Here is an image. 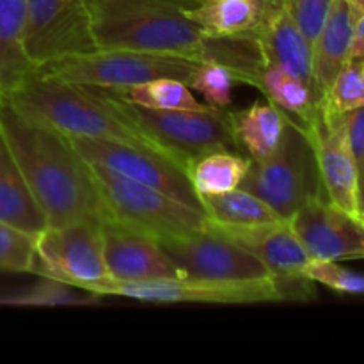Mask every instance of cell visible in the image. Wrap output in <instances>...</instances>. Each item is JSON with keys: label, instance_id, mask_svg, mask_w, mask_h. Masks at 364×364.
<instances>
[{"label": "cell", "instance_id": "obj_1", "mask_svg": "<svg viewBox=\"0 0 364 364\" xmlns=\"http://www.w3.org/2000/svg\"><path fill=\"white\" fill-rule=\"evenodd\" d=\"M199 0H85L96 48L137 50L215 60L237 82L258 87L265 63L255 32L212 36L188 20L185 9Z\"/></svg>", "mask_w": 364, "mask_h": 364}, {"label": "cell", "instance_id": "obj_2", "mask_svg": "<svg viewBox=\"0 0 364 364\" xmlns=\"http://www.w3.org/2000/svg\"><path fill=\"white\" fill-rule=\"evenodd\" d=\"M0 130L48 226L102 223L107 210L87 162L59 132L21 116L4 100Z\"/></svg>", "mask_w": 364, "mask_h": 364}, {"label": "cell", "instance_id": "obj_3", "mask_svg": "<svg viewBox=\"0 0 364 364\" xmlns=\"http://www.w3.org/2000/svg\"><path fill=\"white\" fill-rule=\"evenodd\" d=\"M4 98L21 116L52 128L64 137L124 142L162 153L127 117L121 116L96 87L71 84L32 71L9 89Z\"/></svg>", "mask_w": 364, "mask_h": 364}, {"label": "cell", "instance_id": "obj_4", "mask_svg": "<svg viewBox=\"0 0 364 364\" xmlns=\"http://www.w3.org/2000/svg\"><path fill=\"white\" fill-rule=\"evenodd\" d=\"M98 91L164 155L185 169L192 160L206 153L240 151L228 109L155 110L135 105L110 89Z\"/></svg>", "mask_w": 364, "mask_h": 364}, {"label": "cell", "instance_id": "obj_5", "mask_svg": "<svg viewBox=\"0 0 364 364\" xmlns=\"http://www.w3.org/2000/svg\"><path fill=\"white\" fill-rule=\"evenodd\" d=\"M240 188L258 196L287 220L309 199L326 196L315 148L306 128L288 121L279 148L265 160H251Z\"/></svg>", "mask_w": 364, "mask_h": 364}, {"label": "cell", "instance_id": "obj_6", "mask_svg": "<svg viewBox=\"0 0 364 364\" xmlns=\"http://www.w3.org/2000/svg\"><path fill=\"white\" fill-rule=\"evenodd\" d=\"M107 215L155 240L191 233L208 226L205 210L171 198L156 188L124 178L98 164H87Z\"/></svg>", "mask_w": 364, "mask_h": 364}, {"label": "cell", "instance_id": "obj_7", "mask_svg": "<svg viewBox=\"0 0 364 364\" xmlns=\"http://www.w3.org/2000/svg\"><path fill=\"white\" fill-rule=\"evenodd\" d=\"M199 63L201 60L187 57L137 50L96 48L87 53L53 60L36 68L34 71L71 84L121 91L162 77L178 78L188 84Z\"/></svg>", "mask_w": 364, "mask_h": 364}, {"label": "cell", "instance_id": "obj_8", "mask_svg": "<svg viewBox=\"0 0 364 364\" xmlns=\"http://www.w3.org/2000/svg\"><path fill=\"white\" fill-rule=\"evenodd\" d=\"M34 272L92 291L109 283L103 256L102 223H73L66 226H46L34 237Z\"/></svg>", "mask_w": 364, "mask_h": 364}, {"label": "cell", "instance_id": "obj_9", "mask_svg": "<svg viewBox=\"0 0 364 364\" xmlns=\"http://www.w3.org/2000/svg\"><path fill=\"white\" fill-rule=\"evenodd\" d=\"M160 245L181 276L228 283L274 279L247 249L212 224L166 238Z\"/></svg>", "mask_w": 364, "mask_h": 364}, {"label": "cell", "instance_id": "obj_10", "mask_svg": "<svg viewBox=\"0 0 364 364\" xmlns=\"http://www.w3.org/2000/svg\"><path fill=\"white\" fill-rule=\"evenodd\" d=\"M98 297H124L142 302H198V304H259V302L284 301V295L276 279L228 281L196 279L178 276L171 279L146 281V283H109L92 291Z\"/></svg>", "mask_w": 364, "mask_h": 364}, {"label": "cell", "instance_id": "obj_11", "mask_svg": "<svg viewBox=\"0 0 364 364\" xmlns=\"http://www.w3.org/2000/svg\"><path fill=\"white\" fill-rule=\"evenodd\" d=\"M71 148L87 164H98L124 178L156 188L187 205L203 208L201 199L192 188L185 167L167 159L162 153L142 146L100 139L66 137Z\"/></svg>", "mask_w": 364, "mask_h": 364}, {"label": "cell", "instance_id": "obj_12", "mask_svg": "<svg viewBox=\"0 0 364 364\" xmlns=\"http://www.w3.org/2000/svg\"><path fill=\"white\" fill-rule=\"evenodd\" d=\"M92 50L85 0H27L25 52L34 70Z\"/></svg>", "mask_w": 364, "mask_h": 364}, {"label": "cell", "instance_id": "obj_13", "mask_svg": "<svg viewBox=\"0 0 364 364\" xmlns=\"http://www.w3.org/2000/svg\"><path fill=\"white\" fill-rule=\"evenodd\" d=\"M220 231L247 249L269 270L283 290L284 301L309 299L315 283L309 281L304 272L306 267L311 263V256L295 235L290 220L281 219L263 226Z\"/></svg>", "mask_w": 364, "mask_h": 364}, {"label": "cell", "instance_id": "obj_14", "mask_svg": "<svg viewBox=\"0 0 364 364\" xmlns=\"http://www.w3.org/2000/svg\"><path fill=\"white\" fill-rule=\"evenodd\" d=\"M291 228L311 259H364V220L327 199H309L290 219Z\"/></svg>", "mask_w": 364, "mask_h": 364}, {"label": "cell", "instance_id": "obj_15", "mask_svg": "<svg viewBox=\"0 0 364 364\" xmlns=\"http://www.w3.org/2000/svg\"><path fill=\"white\" fill-rule=\"evenodd\" d=\"M306 132L313 142L320 180L327 199L345 212L358 213V162L348 146L340 112L318 107Z\"/></svg>", "mask_w": 364, "mask_h": 364}, {"label": "cell", "instance_id": "obj_16", "mask_svg": "<svg viewBox=\"0 0 364 364\" xmlns=\"http://www.w3.org/2000/svg\"><path fill=\"white\" fill-rule=\"evenodd\" d=\"M103 256L110 281L146 283L181 276L159 240L119 220H102Z\"/></svg>", "mask_w": 364, "mask_h": 364}, {"label": "cell", "instance_id": "obj_17", "mask_svg": "<svg viewBox=\"0 0 364 364\" xmlns=\"http://www.w3.org/2000/svg\"><path fill=\"white\" fill-rule=\"evenodd\" d=\"M255 34L265 66L284 68L322 98L313 75V46L299 28L287 0H270Z\"/></svg>", "mask_w": 364, "mask_h": 364}, {"label": "cell", "instance_id": "obj_18", "mask_svg": "<svg viewBox=\"0 0 364 364\" xmlns=\"http://www.w3.org/2000/svg\"><path fill=\"white\" fill-rule=\"evenodd\" d=\"M354 23V14L347 0H333L326 23L313 43V75L322 98H326L334 78L350 59Z\"/></svg>", "mask_w": 364, "mask_h": 364}, {"label": "cell", "instance_id": "obj_19", "mask_svg": "<svg viewBox=\"0 0 364 364\" xmlns=\"http://www.w3.org/2000/svg\"><path fill=\"white\" fill-rule=\"evenodd\" d=\"M0 223L36 235L48 226L45 213L32 196L31 187L0 130Z\"/></svg>", "mask_w": 364, "mask_h": 364}, {"label": "cell", "instance_id": "obj_20", "mask_svg": "<svg viewBox=\"0 0 364 364\" xmlns=\"http://www.w3.org/2000/svg\"><path fill=\"white\" fill-rule=\"evenodd\" d=\"M233 134L240 149L251 160H265L279 148L288 117L270 100L256 102L238 112H231Z\"/></svg>", "mask_w": 364, "mask_h": 364}, {"label": "cell", "instance_id": "obj_21", "mask_svg": "<svg viewBox=\"0 0 364 364\" xmlns=\"http://www.w3.org/2000/svg\"><path fill=\"white\" fill-rule=\"evenodd\" d=\"M270 0H199L185 9L188 20L212 36L255 32Z\"/></svg>", "mask_w": 364, "mask_h": 364}, {"label": "cell", "instance_id": "obj_22", "mask_svg": "<svg viewBox=\"0 0 364 364\" xmlns=\"http://www.w3.org/2000/svg\"><path fill=\"white\" fill-rule=\"evenodd\" d=\"M27 0H0V84L4 96L34 71L25 52Z\"/></svg>", "mask_w": 364, "mask_h": 364}, {"label": "cell", "instance_id": "obj_23", "mask_svg": "<svg viewBox=\"0 0 364 364\" xmlns=\"http://www.w3.org/2000/svg\"><path fill=\"white\" fill-rule=\"evenodd\" d=\"M258 89L288 119L302 128L308 127L323 102L311 85L279 66H265Z\"/></svg>", "mask_w": 364, "mask_h": 364}, {"label": "cell", "instance_id": "obj_24", "mask_svg": "<svg viewBox=\"0 0 364 364\" xmlns=\"http://www.w3.org/2000/svg\"><path fill=\"white\" fill-rule=\"evenodd\" d=\"M201 206L210 224L219 230H245L281 220L265 201L240 187L224 194L205 196Z\"/></svg>", "mask_w": 364, "mask_h": 364}, {"label": "cell", "instance_id": "obj_25", "mask_svg": "<svg viewBox=\"0 0 364 364\" xmlns=\"http://www.w3.org/2000/svg\"><path fill=\"white\" fill-rule=\"evenodd\" d=\"M251 159L240 151H212L198 156L187 166L188 180L198 198L217 196L240 187Z\"/></svg>", "mask_w": 364, "mask_h": 364}, {"label": "cell", "instance_id": "obj_26", "mask_svg": "<svg viewBox=\"0 0 364 364\" xmlns=\"http://www.w3.org/2000/svg\"><path fill=\"white\" fill-rule=\"evenodd\" d=\"M114 91V89H110ZM135 105L155 110H208L212 107L196 98L191 85L178 78H155L134 87L114 91Z\"/></svg>", "mask_w": 364, "mask_h": 364}, {"label": "cell", "instance_id": "obj_27", "mask_svg": "<svg viewBox=\"0 0 364 364\" xmlns=\"http://www.w3.org/2000/svg\"><path fill=\"white\" fill-rule=\"evenodd\" d=\"M11 304L16 306H34V308H55V306H91L98 304L100 297L95 294L73 287V284L63 283V281L52 279V277H41L36 287L23 291L18 297L9 299Z\"/></svg>", "mask_w": 364, "mask_h": 364}, {"label": "cell", "instance_id": "obj_28", "mask_svg": "<svg viewBox=\"0 0 364 364\" xmlns=\"http://www.w3.org/2000/svg\"><path fill=\"white\" fill-rule=\"evenodd\" d=\"M235 75L215 60H201L192 73L188 85L203 96V102L217 110H226L233 103Z\"/></svg>", "mask_w": 364, "mask_h": 364}, {"label": "cell", "instance_id": "obj_29", "mask_svg": "<svg viewBox=\"0 0 364 364\" xmlns=\"http://www.w3.org/2000/svg\"><path fill=\"white\" fill-rule=\"evenodd\" d=\"M323 103L334 112L364 107V59H348L326 92Z\"/></svg>", "mask_w": 364, "mask_h": 364}, {"label": "cell", "instance_id": "obj_30", "mask_svg": "<svg viewBox=\"0 0 364 364\" xmlns=\"http://www.w3.org/2000/svg\"><path fill=\"white\" fill-rule=\"evenodd\" d=\"M34 237L0 223V272H34Z\"/></svg>", "mask_w": 364, "mask_h": 364}, {"label": "cell", "instance_id": "obj_31", "mask_svg": "<svg viewBox=\"0 0 364 364\" xmlns=\"http://www.w3.org/2000/svg\"><path fill=\"white\" fill-rule=\"evenodd\" d=\"M304 276L313 283L323 284L338 294L364 295V274L340 265V262L311 259L306 267Z\"/></svg>", "mask_w": 364, "mask_h": 364}, {"label": "cell", "instance_id": "obj_32", "mask_svg": "<svg viewBox=\"0 0 364 364\" xmlns=\"http://www.w3.org/2000/svg\"><path fill=\"white\" fill-rule=\"evenodd\" d=\"M331 4H333V0H290V4H288L299 28L311 46L318 38L323 23H326Z\"/></svg>", "mask_w": 364, "mask_h": 364}, {"label": "cell", "instance_id": "obj_33", "mask_svg": "<svg viewBox=\"0 0 364 364\" xmlns=\"http://www.w3.org/2000/svg\"><path fill=\"white\" fill-rule=\"evenodd\" d=\"M340 114L341 119H343L345 134H347L352 155H354L355 162L359 164L361 160H364V107Z\"/></svg>", "mask_w": 364, "mask_h": 364}, {"label": "cell", "instance_id": "obj_34", "mask_svg": "<svg viewBox=\"0 0 364 364\" xmlns=\"http://www.w3.org/2000/svg\"><path fill=\"white\" fill-rule=\"evenodd\" d=\"M350 59H364V14L354 23L350 45Z\"/></svg>", "mask_w": 364, "mask_h": 364}, {"label": "cell", "instance_id": "obj_35", "mask_svg": "<svg viewBox=\"0 0 364 364\" xmlns=\"http://www.w3.org/2000/svg\"><path fill=\"white\" fill-rule=\"evenodd\" d=\"M358 213L364 215V160L358 164Z\"/></svg>", "mask_w": 364, "mask_h": 364}, {"label": "cell", "instance_id": "obj_36", "mask_svg": "<svg viewBox=\"0 0 364 364\" xmlns=\"http://www.w3.org/2000/svg\"><path fill=\"white\" fill-rule=\"evenodd\" d=\"M348 6H350L352 14H354V20H358L359 16L364 14V0H347Z\"/></svg>", "mask_w": 364, "mask_h": 364}, {"label": "cell", "instance_id": "obj_37", "mask_svg": "<svg viewBox=\"0 0 364 364\" xmlns=\"http://www.w3.org/2000/svg\"><path fill=\"white\" fill-rule=\"evenodd\" d=\"M4 100H6V98H4V89H2V84H0V105L4 103Z\"/></svg>", "mask_w": 364, "mask_h": 364}, {"label": "cell", "instance_id": "obj_38", "mask_svg": "<svg viewBox=\"0 0 364 364\" xmlns=\"http://www.w3.org/2000/svg\"><path fill=\"white\" fill-rule=\"evenodd\" d=\"M287 2H288V4H290V0H287Z\"/></svg>", "mask_w": 364, "mask_h": 364}, {"label": "cell", "instance_id": "obj_39", "mask_svg": "<svg viewBox=\"0 0 364 364\" xmlns=\"http://www.w3.org/2000/svg\"><path fill=\"white\" fill-rule=\"evenodd\" d=\"M361 219H363V220H364V215H363V217H361Z\"/></svg>", "mask_w": 364, "mask_h": 364}]
</instances>
